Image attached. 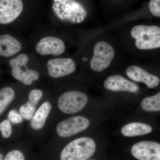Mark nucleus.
I'll return each instance as SVG.
<instances>
[{
  "mask_svg": "<svg viewBox=\"0 0 160 160\" xmlns=\"http://www.w3.org/2000/svg\"><path fill=\"white\" fill-rule=\"evenodd\" d=\"M45 0H0V26L27 38L46 18Z\"/></svg>",
  "mask_w": 160,
  "mask_h": 160,
  "instance_id": "1",
  "label": "nucleus"
},
{
  "mask_svg": "<svg viewBox=\"0 0 160 160\" xmlns=\"http://www.w3.org/2000/svg\"><path fill=\"white\" fill-rule=\"evenodd\" d=\"M29 51L39 58L62 56L66 51L65 41L58 34L55 26L43 23L28 37Z\"/></svg>",
  "mask_w": 160,
  "mask_h": 160,
  "instance_id": "2",
  "label": "nucleus"
},
{
  "mask_svg": "<svg viewBox=\"0 0 160 160\" xmlns=\"http://www.w3.org/2000/svg\"><path fill=\"white\" fill-rule=\"evenodd\" d=\"M7 63L12 77L25 87L33 86L45 76L41 59L29 50L21 52Z\"/></svg>",
  "mask_w": 160,
  "mask_h": 160,
  "instance_id": "3",
  "label": "nucleus"
},
{
  "mask_svg": "<svg viewBox=\"0 0 160 160\" xmlns=\"http://www.w3.org/2000/svg\"><path fill=\"white\" fill-rule=\"evenodd\" d=\"M29 50L28 38L13 30L0 34V58L9 61L23 52Z\"/></svg>",
  "mask_w": 160,
  "mask_h": 160,
  "instance_id": "4",
  "label": "nucleus"
},
{
  "mask_svg": "<svg viewBox=\"0 0 160 160\" xmlns=\"http://www.w3.org/2000/svg\"><path fill=\"white\" fill-rule=\"evenodd\" d=\"M45 76L57 79L74 73L77 64L72 58L62 56L40 58Z\"/></svg>",
  "mask_w": 160,
  "mask_h": 160,
  "instance_id": "5",
  "label": "nucleus"
},
{
  "mask_svg": "<svg viewBox=\"0 0 160 160\" xmlns=\"http://www.w3.org/2000/svg\"><path fill=\"white\" fill-rule=\"evenodd\" d=\"M96 149L95 142L91 138H78L63 148L60 153V160H88L94 154Z\"/></svg>",
  "mask_w": 160,
  "mask_h": 160,
  "instance_id": "6",
  "label": "nucleus"
},
{
  "mask_svg": "<svg viewBox=\"0 0 160 160\" xmlns=\"http://www.w3.org/2000/svg\"><path fill=\"white\" fill-rule=\"evenodd\" d=\"M131 36L135 40V46L141 50L160 47V28L156 26L138 25L132 29Z\"/></svg>",
  "mask_w": 160,
  "mask_h": 160,
  "instance_id": "7",
  "label": "nucleus"
},
{
  "mask_svg": "<svg viewBox=\"0 0 160 160\" xmlns=\"http://www.w3.org/2000/svg\"><path fill=\"white\" fill-rule=\"evenodd\" d=\"M88 102V97L86 93L78 90H69L60 96L58 106L63 113L73 114L84 109Z\"/></svg>",
  "mask_w": 160,
  "mask_h": 160,
  "instance_id": "8",
  "label": "nucleus"
},
{
  "mask_svg": "<svg viewBox=\"0 0 160 160\" xmlns=\"http://www.w3.org/2000/svg\"><path fill=\"white\" fill-rule=\"evenodd\" d=\"M115 52L109 43L100 41L96 43L93 48V56L90 61L92 70L101 72L108 68L113 59Z\"/></svg>",
  "mask_w": 160,
  "mask_h": 160,
  "instance_id": "9",
  "label": "nucleus"
},
{
  "mask_svg": "<svg viewBox=\"0 0 160 160\" xmlns=\"http://www.w3.org/2000/svg\"><path fill=\"white\" fill-rule=\"evenodd\" d=\"M90 122L82 116H75L61 121L56 127V132L61 138L71 137L85 131L89 127Z\"/></svg>",
  "mask_w": 160,
  "mask_h": 160,
  "instance_id": "10",
  "label": "nucleus"
},
{
  "mask_svg": "<svg viewBox=\"0 0 160 160\" xmlns=\"http://www.w3.org/2000/svg\"><path fill=\"white\" fill-rule=\"evenodd\" d=\"M133 157L139 160H160V144L152 141H142L131 148Z\"/></svg>",
  "mask_w": 160,
  "mask_h": 160,
  "instance_id": "11",
  "label": "nucleus"
},
{
  "mask_svg": "<svg viewBox=\"0 0 160 160\" xmlns=\"http://www.w3.org/2000/svg\"><path fill=\"white\" fill-rule=\"evenodd\" d=\"M104 86L107 90L114 92L126 91L135 93L139 90L137 84L119 75H113L107 78L104 82Z\"/></svg>",
  "mask_w": 160,
  "mask_h": 160,
  "instance_id": "12",
  "label": "nucleus"
},
{
  "mask_svg": "<svg viewBox=\"0 0 160 160\" xmlns=\"http://www.w3.org/2000/svg\"><path fill=\"white\" fill-rule=\"evenodd\" d=\"M126 72L130 79L138 82L144 83L150 89L156 88L160 83L159 78L138 66H129L126 69Z\"/></svg>",
  "mask_w": 160,
  "mask_h": 160,
  "instance_id": "13",
  "label": "nucleus"
},
{
  "mask_svg": "<svg viewBox=\"0 0 160 160\" xmlns=\"http://www.w3.org/2000/svg\"><path fill=\"white\" fill-rule=\"evenodd\" d=\"M52 110L51 103L48 101L43 102L35 112L30 120V126L34 130H40L45 126Z\"/></svg>",
  "mask_w": 160,
  "mask_h": 160,
  "instance_id": "14",
  "label": "nucleus"
},
{
  "mask_svg": "<svg viewBox=\"0 0 160 160\" xmlns=\"http://www.w3.org/2000/svg\"><path fill=\"white\" fill-rule=\"evenodd\" d=\"M152 130V127L148 124L136 122L130 123L123 126L121 132L124 136L135 137L149 134Z\"/></svg>",
  "mask_w": 160,
  "mask_h": 160,
  "instance_id": "15",
  "label": "nucleus"
},
{
  "mask_svg": "<svg viewBox=\"0 0 160 160\" xmlns=\"http://www.w3.org/2000/svg\"><path fill=\"white\" fill-rule=\"evenodd\" d=\"M16 87L6 86L0 90V115L5 111L15 97Z\"/></svg>",
  "mask_w": 160,
  "mask_h": 160,
  "instance_id": "16",
  "label": "nucleus"
},
{
  "mask_svg": "<svg viewBox=\"0 0 160 160\" xmlns=\"http://www.w3.org/2000/svg\"><path fill=\"white\" fill-rule=\"evenodd\" d=\"M141 107L146 112L160 111V92L155 95L144 98L141 102Z\"/></svg>",
  "mask_w": 160,
  "mask_h": 160,
  "instance_id": "17",
  "label": "nucleus"
},
{
  "mask_svg": "<svg viewBox=\"0 0 160 160\" xmlns=\"http://www.w3.org/2000/svg\"><path fill=\"white\" fill-rule=\"evenodd\" d=\"M37 106L29 101L24 103L20 107L19 112L23 119L30 121L36 111Z\"/></svg>",
  "mask_w": 160,
  "mask_h": 160,
  "instance_id": "18",
  "label": "nucleus"
},
{
  "mask_svg": "<svg viewBox=\"0 0 160 160\" xmlns=\"http://www.w3.org/2000/svg\"><path fill=\"white\" fill-rule=\"evenodd\" d=\"M44 96V91L41 88H35L31 89L28 93V101L37 105Z\"/></svg>",
  "mask_w": 160,
  "mask_h": 160,
  "instance_id": "19",
  "label": "nucleus"
},
{
  "mask_svg": "<svg viewBox=\"0 0 160 160\" xmlns=\"http://www.w3.org/2000/svg\"><path fill=\"white\" fill-rule=\"evenodd\" d=\"M4 160H27L22 150L14 149L9 151L4 157Z\"/></svg>",
  "mask_w": 160,
  "mask_h": 160,
  "instance_id": "20",
  "label": "nucleus"
},
{
  "mask_svg": "<svg viewBox=\"0 0 160 160\" xmlns=\"http://www.w3.org/2000/svg\"><path fill=\"white\" fill-rule=\"evenodd\" d=\"M0 131L4 138H9L12 132V125L8 119H6L0 123Z\"/></svg>",
  "mask_w": 160,
  "mask_h": 160,
  "instance_id": "21",
  "label": "nucleus"
},
{
  "mask_svg": "<svg viewBox=\"0 0 160 160\" xmlns=\"http://www.w3.org/2000/svg\"><path fill=\"white\" fill-rule=\"evenodd\" d=\"M8 117V120L13 125H18L22 122V117L19 112L15 109H12L9 112Z\"/></svg>",
  "mask_w": 160,
  "mask_h": 160,
  "instance_id": "22",
  "label": "nucleus"
},
{
  "mask_svg": "<svg viewBox=\"0 0 160 160\" xmlns=\"http://www.w3.org/2000/svg\"><path fill=\"white\" fill-rule=\"evenodd\" d=\"M149 8L152 14L157 17H160V0H150Z\"/></svg>",
  "mask_w": 160,
  "mask_h": 160,
  "instance_id": "23",
  "label": "nucleus"
},
{
  "mask_svg": "<svg viewBox=\"0 0 160 160\" xmlns=\"http://www.w3.org/2000/svg\"><path fill=\"white\" fill-rule=\"evenodd\" d=\"M4 157L3 155L0 152V160H4Z\"/></svg>",
  "mask_w": 160,
  "mask_h": 160,
  "instance_id": "24",
  "label": "nucleus"
},
{
  "mask_svg": "<svg viewBox=\"0 0 160 160\" xmlns=\"http://www.w3.org/2000/svg\"></svg>",
  "mask_w": 160,
  "mask_h": 160,
  "instance_id": "25",
  "label": "nucleus"
}]
</instances>
